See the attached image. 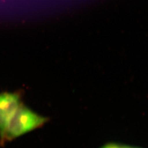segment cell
<instances>
[{"label":"cell","instance_id":"7a4b0ae2","mask_svg":"<svg viewBox=\"0 0 148 148\" xmlns=\"http://www.w3.org/2000/svg\"><path fill=\"white\" fill-rule=\"evenodd\" d=\"M19 93H0V145L2 143L5 130L11 117L21 104Z\"/></svg>","mask_w":148,"mask_h":148},{"label":"cell","instance_id":"6da1fadb","mask_svg":"<svg viewBox=\"0 0 148 148\" xmlns=\"http://www.w3.org/2000/svg\"><path fill=\"white\" fill-rule=\"evenodd\" d=\"M48 121L47 117L38 114L21 103L8 122L1 146L42 127Z\"/></svg>","mask_w":148,"mask_h":148},{"label":"cell","instance_id":"3957f363","mask_svg":"<svg viewBox=\"0 0 148 148\" xmlns=\"http://www.w3.org/2000/svg\"><path fill=\"white\" fill-rule=\"evenodd\" d=\"M100 148H142L136 146L124 144L117 143H107Z\"/></svg>","mask_w":148,"mask_h":148}]
</instances>
